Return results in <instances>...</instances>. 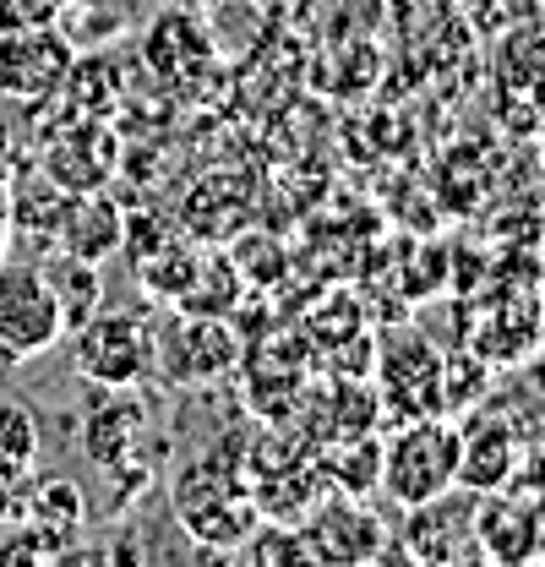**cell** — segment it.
Segmentation results:
<instances>
[{"instance_id": "1", "label": "cell", "mask_w": 545, "mask_h": 567, "mask_svg": "<svg viewBox=\"0 0 545 567\" xmlns=\"http://www.w3.org/2000/svg\"><path fill=\"white\" fill-rule=\"evenodd\" d=\"M175 518L197 546L235 551L263 524V507L251 496V481L235 464H224V453H207L175 475Z\"/></svg>"}, {"instance_id": "2", "label": "cell", "mask_w": 545, "mask_h": 567, "mask_svg": "<svg viewBox=\"0 0 545 567\" xmlns=\"http://www.w3.org/2000/svg\"><path fill=\"white\" fill-rule=\"evenodd\" d=\"M377 486L399 507H420L442 492H459V425L442 415H409L382 442V475Z\"/></svg>"}, {"instance_id": "3", "label": "cell", "mask_w": 545, "mask_h": 567, "mask_svg": "<svg viewBox=\"0 0 545 567\" xmlns=\"http://www.w3.org/2000/svg\"><path fill=\"white\" fill-rule=\"evenodd\" d=\"M71 365L93 388H136L153 377V328L142 311H93L71 328Z\"/></svg>"}, {"instance_id": "4", "label": "cell", "mask_w": 545, "mask_h": 567, "mask_svg": "<svg viewBox=\"0 0 545 567\" xmlns=\"http://www.w3.org/2000/svg\"><path fill=\"white\" fill-rule=\"evenodd\" d=\"M66 339L61 300L39 262H0V354L6 360H39Z\"/></svg>"}, {"instance_id": "5", "label": "cell", "mask_w": 545, "mask_h": 567, "mask_svg": "<svg viewBox=\"0 0 545 567\" xmlns=\"http://www.w3.org/2000/svg\"><path fill=\"white\" fill-rule=\"evenodd\" d=\"M295 535H300V546H306V563L360 567V563L388 557V524L349 492L306 507L300 524H295Z\"/></svg>"}, {"instance_id": "6", "label": "cell", "mask_w": 545, "mask_h": 567, "mask_svg": "<svg viewBox=\"0 0 545 567\" xmlns=\"http://www.w3.org/2000/svg\"><path fill=\"white\" fill-rule=\"evenodd\" d=\"M71 61H76V50L55 33V22H44V28H6L0 33V93L39 104V99L61 93Z\"/></svg>"}, {"instance_id": "7", "label": "cell", "mask_w": 545, "mask_h": 567, "mask_svg": "<svg viewBox=\"0 0 545 567\" xmlns=\"http://www.w3.org/2000/svg\"><path fill=\"white\" fill-rule=\"evenodd\" d=\"M115 137L104 126V115H71L66 126L44 132L39 147V169L61 186V192H99L115 169Z\"/></svg>"}, {"instance_id": "8", "label": "cell", "mask_w": 545, "mask_h": 567, "mask_svg": "<svg viewBox=\"0 0 545 567\" xmlns=\"http://www.w3.org/2000/svg\"><path fill=\"white\" fill-rule=\"evenodd\" d=\"M235 365V339L224 333V317H175L164 333H153V371L164 382H213Z\"/></svg>"}, {"instance_id": "9", "label": "cell", "mask_w": 545, "mask_h": 567, "mask_svg": "<svg viewBox=\"0 0 545 567\" xmlns=\"http://www.w3.org/2000/svg\"><path fill=\"white\" fill-rule=\"evenodd\" d=\"M475 507L480 492H442L420 507H409L404 524V551L420 563H459V557H480L475 546Z\"/></svg>"}, {"instance_id": "10", "label": "cell", "mask_w": 545, "mask_h": 567, "mask_svg": "<svg viewBox=\"0 0 545 567\" xmlns=\"http://www.w3.org/2000/svg\"><path fill=\"white\" fill-rule=\"evenodd\" d=\"M382 388L393 404H404L409 415H442V393H448V360L431 350V339L404 333V344L382 354Z\"/></svg>"}, {"instance_id": "11", "label": "cell", "mask_w": 545, "mask_h": 567, "mask_svg": "<svg viewBox=\"0 0 545 567\" xmlns=\"http://www.w3.org/2000/svg\"><path fill=\"white\" fill-rule=\"evenodd\" d=\"M17 518H22V529H28L22 557H61L71 540H76L82 518H88V502H82V492H76L71 481L50 475V481H33V486H28Z\"/></svg>"}, {"instance_id": "12", "label": "cell", "mask_w": 545, "mask_h": 567, "mask_svg": "<svg viewBox=\"0 0 545 567\" xmlns=\"http://www.w3.org/2000/svg\"><path fill=\"white\" fill-rule=\"evenodd\" d=\"M121 235H126V213H121V203L104 197V186L99 192H71L50 251H66L76 262H104V257L121 251Z\"/></svg>"}, {"instance_id": "13", "label": "cell", "mask_w": 545, "mask_h": 567, "mask_svg": "<svg viewBox=\"0 0 545 567\" xmlns=\"http://www.w3.org/2000/svg\"><path fill=\"white\" fill-rule=\"evenodd\" d=\"M147 431V410L136 404L132 388H104V399L93 404L88 415V431H82V447L93 464L104 470H126L136 458V442Z\"/></svg>"}, {"instance_id": "14", "label": "cell", "mask_w": 545, "mask_h": 567, "mask_svg": "<svg viewBox=\"0 0 545 567\" xmlns=\"http://www.w3.org/2000/svg\"><path fill=\"white\" fill-rule=\"evenodd\" d=\"M518 470V436L502 421L459 425V486L464 492H502Z\"/></svg>"}, {"instance_id": "15", "label": "cell", "mask_w": 545, "mask_h": 567, "mask_svg": "<svg viewBox=\"0 0 545 567\" xmlns=\"http://www.w3.org/2000/svg\"><path fill=\"white\" fill-rule=\"evenodd\" d=\"M6 186H11V229L33 240H55V224H61L71 192H61L39 164H28L22 175H6Z\"/></svg>"}, {"instance_id": "16", "label": "cell", "mask_w": 545, "mask_h": 567, "mask_svg": "<svg viewBox=\"0 0 545 567\" xmlns=\"http://www.w3.org/2000/svg\"><path fill=\"white\" fill-rule=\"evenodd\" d=\"M39 268H44V279H50L55 300H61L66 333L99 311V295H104V284H99V262H76V257H66V251H44V257H39Z\"/></svg>"}, {"instance_id": "17", "label": "cell", "mask_w": 545, "mask_h": 567, "mask_svg": "<svg viewBox=\"0 0 545 567\" xmlns=\"http://www.w3.org/2000/svg\"><path fill=\"white\" fill-rule=\"evenodd\" d=\"M33 458H39V425L17 399H0V464L33 470Z\"/></svg>"}, {"instance_id": "18", "label": "cell", "mask_w": 545, "mask_h": 567, "mask_svg": "<svg viewBox=\"0 0 545 567\" xmlns=\"http://www.w3.org/2000/svg\"><path fill=\"white\" fill-rule=\"evenodd\" d=\"M71 0H0V33L6 28H44L66 11Z\"/></svg>"}, {"instance_id": "19", "label": "cell", "mask_w": 545, "mask_h": 567, "mask_svg": "<svg viewBox=\"0 0 545 567\" xmlns=\"http://www.w3.org/2000/svg\"><path fill=\"white\" fill-rule=\"evenodd\" d=\"M11 240H17V229H11V186H6V169H0V262L11 257Z\"/></svg>"}, {"instance_id": "20", "label": "cell", "mask_w": 545, "mask_h": 567, "mask_svg": "<svg viewBox=\"0 0 545 567\" xmlns=\"http://www.w3.org/2000/svg\"><path fill=\"white\" fill-rule=\"evenodd\" d=\"M6 158H11V142L0 137V169H6Z\"/></svg>"}]
</instances>
